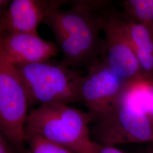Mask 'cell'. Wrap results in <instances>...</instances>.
Listing matches in <instances>:
<instances>
[{"label": "cell", "mask_w": 153, "mask_h": 153, "mask_svg": "<svg viewBox=\"0 0 153 153\" xmlns=\"http://www.w3.org/2000/svg\"><path fill=\"white\" fill-rule=\"evenodd\" d=\"M83 77L81 94L93 121L111 114L120 102L126 83L98 57L88 66Z\"/></svg>", "instance_id": "obj_7"}, {"label": "cell", "mask_w": 153, "mask_h": 153, "mask_svg": "<svg viewBox=\"0 0 153 153\" xmlns=\"http://www.w3.org/2000/svg\"><path fill=\"white\" fill-rule=\"evenodd\" d=\"M143 153H153V148L148 150L146 152H145Z\"/></svg>", "instance_id": "obj_16"}, {"label": "cell", "mask_w": 153, "mask_h": 153, "mask_svg": "<svg viewBox=\"0 0 153 153\" xmlns=\"http://www.w3.org/2000/svg\"><path fill=\"white\" fill-rule=\"evenodd\" d=\"M88 112L68 104H44L31 110L26 131L36 133L74 153H97L98 142L92 140Z\"/></svg>", "instance_id": "obj_2"}, {"label": "cell", "mask_w": 153, "mask_h": 153, "mask_svg": "<svg viewBox=\"0 0 153 153\" xmlns=\"http://www.w3.org/2000/svg\"><path fill=\"white\" fill-rule=\"evenodd\" d=\"M27 94L16 68L0 52V129L18 153H28Z\"/></svg>", "instance_id": "obj_4"}, {"label": "cell", "mask_w": 153, "mask_h": 153, "mask_svg": "<svg viewBox=\"0 0 153 153\" xmlns=\"http://www.w3.org/2000/svg\"><path fill=\"white\" fill-rule=\"evenodd\" d=\"M104 33L101 59L126 84L144 78L137 56L121 25L119 13L105 5L102 12Z\"/></svg>", "instance_id": "obj_6"}, {"label": "cell", "mask_w": 153, "mask_h": 153, "mask_svg": "<svg viewBox=\"0 0 153 153\" xmlns=\"http://www.w3.org/2000/svg\"><path fill=\"white\" fill-rule=\"evenodd\" d=\"M127 13L148 27L153 21V0H128L124 2Z\"/></svg>", "instance_id": "obj_12"}, {"label": "cell", "mask_w": 153, "mask_h": 153, "mask_svg": "<svg viewBox=\"0 0 153 153\" xmlns=\"http://www.w3.org/2000/svg\"><path fill=\"white\" fill-rule=\"evenodd\" d=\"M119 18L123 31L134 51L141 49L153 53V39L148 26L142 23L133 22L120 13Z\"/></svg>", "instance_id": "obj_10"}, {"label": "cell", "mask_w": 153, "mask_h": 153, "mask_svg": "<svg viewBox=\"0 0 153 153\" xmlns=\"http://www.w3.org/2000/svg\"><path fill=\"white\" fill-rule=\"evenodd\" d=\"M0 52L14 65H23L49 60L60 49L57 44L39 35L14 33L0 38Z\"/></svg>", "instance_id": "obj_9"}, {"label": "cell", "mask_w": 153, "mask_h": 153, "mask_svg": "<svg viewBox=\"0 0 153 153\" xmlns=\"http://www.w3.org/2000/svg\"><path fill=\"white\" fill-rule=\"evenodd\" d=\"M65 0H13L1 13L0 38L14 33L39 35L38 28L52 10L71 5Z\"/></svg>", "instance_id": "obj_8"}, {"label": "cell", "mask_w": 153, "mask_h": 153, "mask_svg": "<svg viewBox=\"0 0 153 153\" xmlns=\"http://www.w3.org/2000/svg\"><path fill=\"white\" fill-rule=\"evenodd\" d=\"M146 113L153 125V94L148 102L146 108Z\"/></svg>", "instance_id": "obj_15"}, {"label": "cell", "mask_w": 153, "mask_h": 153, "mask_svg": "<svg viewBox=\"0 0 153 153\" xmlns=\"http://www.w3.org/2000/svg\"><path fill=\"white\" fill-rule=\"evenodd\" d=\"M28 153H74L36 133L26 131Z\"/></svg>", "instance_id": "obj_11"}, {"label": "cell", "mask_w": 153, "mask_h": 153, "mask_svg": "<svg viewBox=\"0 0 153 153\" xmlns=\"http://www.w3.org/2000/svg\"><path fill=\"white\" fill-rule=\"evenodd\" d=\"M91 131L96 142L108 145L153 142V125L142 109L120 102Z\"/></svg>", "instance_id": "obj_5"}, {"label": "cell", "mask_w": 153, "mask_h": 153, "mask_svg": "<svg viewBox=\"0 0 153 153\" xmlns=\"http://www.w3.org/2000/svg\"><path fill=\"white\" fill-rule=\"evenodd\" d=\"M97 153H124L115 146L105 145L98 142Z\"/></svg>", "instance_id": "obj_14"}, {"label": "cell", "mask_w": 153, "mask_h": 153, "mask_svg": "<svg viewBox=\"0 0 153 153\" xmlns=\"http://www.w3.org/2000/svg\"><path fill=\"white\" fill-rule=\"evenodd\" d=\"M15 66L26 88L30 105L82 102L83 76L61 61Z\"/></svg>", "instance_id": "obj_3"}, {"label": "cell", "mask_w": 153, "mask_h": 153, "mask_svg": "<svg viewBox=\"0 0 153 153\" xmlns=\"http://www.w3.org/2000/svg\"><path fill=\"white\" fill-rule=\"evenodd\" d=\"M14 149L5 136L0 134V153H16Z\"/></svg>", "instance_id": "obj_13"}, {"label": "cell", "mask_w": 153, "mask_h": 153, "mask_svg": "<svg viewBox=\"0 0 153 153\" xmlns=\"http://www.w3.org/2000/svg\"><path fill=\"white\" fill-rule=\"evenodd\" d=\"M103 1H72L68 10L56 9L46 16L43 23L55 36L62 53L61 62L71 68L90 65L100 55L103 40Z\"/></svg>", "instance_id": "obj_1"}]
</instances>
